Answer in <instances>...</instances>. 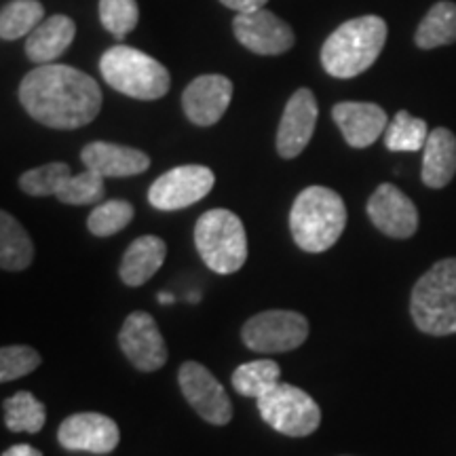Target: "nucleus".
<instances>
[{"label":"nucleus","mask_w":456,"mask_h":456,"mask_svg":"<svg viewBox=\"0 0 456 456\" xmlns=\"http://www.w3.org/2000/svg\"><path fill=\"white\" fill-rule=\"evenodd\" d=\"M20 102L37 123L51 129H78L102 110L100 85L77 68L43 64L20 85Z\"/></svg>","instance_id":"f257e3e1"},{"label":"nucleus","mask_w":456,"mask_h":456,"mask_svg":"<svg viewBox=\"0 0 456 456\" xmlns=\"http://www.w3.org/2000/svg\"><path fill=\"white\" fill-rule=\"evenodd\" d=\"M387 21L379 15H362L345 21L322 47V66L334 78L359 77L374 66L387 43Z\"/></svg>","instance_id":"f03ea898"},{"label":"nucleus","mask_w":456,"mask_h":456,"mask_svg":"<svg viewBox=\"0 0 456 456\" xmlns=\"http://www.w3.org/2000/svg\"><path fill=\"white\" fill-rule=\"evenodd\" d=\"M346 226V205L326 186H309L296 197L289 212V231L296 245L309 254L334 248Z\"/></svg>","instance_id":"7ed1b4c3"},{"label":"nucleus","mask_w":456,"mask_h":456,"mask_svg":"<svg viewBox=\"0 0 456 456\" xmlns=\"http://www.w3.org/2000/svg\"><path fill=\"white\" fill-rule=\"evenodd\" d=\"M100 72L114 91L142 102L161 100L171 87L167 68L129 45H117L104 51L100 57Z\"/></svg>","instance_id":"20e7f679"},{"label":"nucleus","mask_w":456,"mask_h":456,"mask_svg":"<svg viewBox=\"0 0 456 456\" xmlns=\"http://www.w3.org/2000/svg\"><path fill=\"white\" fill-rule=\"evenodd\" d=\"M414 326L429 336L456 334V258H444L419 279L410 296Z\"/></svg>","instance_id":"39448f33"},{"label":"nucleus","mask_w":456,"mask_h":456,"mask_svg":"<svg viewBox=\"0 0 456 456\" xmlns=\"http://www.w3.org/2000/svg\"><path fill=\"white\" fill-rule=\"evenodd\" d=\"M195 245L209 271L232 275L248 260V235L237 214L209 209L195 224Z\"/></svg>","instance_id":"423d86ee"},{"label":"nucleus","mask_w":456,"mask_h":456,"mask_svg":"<svg viewBox=\"0 0 456 456\" xmlns=\"http://www.w3.org/2000/svg\"><path fill=\"white\" fill-rule=\"evenodd\" d=\"M20 188L30 197H55L64 205H98L106 195L104 175L85 169L72 175L68 163H47L21 174Z\"/></svg>","instance_id":"0eeeda50"},{"label":"nucleus","mask_w":456,"mask_h":456,"mask_svg":"<svg viewBox=\"0 0 456 456\" xmlns=\"http://www.w3.org/2000/svg\"><path fill=\"white\" fill-rule=\"evenodd\" d=\"M258 412L266 425L288 437H306L319 429L322 410L309 393L279 383L258 397Z\"/></svg>","instance_id":"6e6552de"},{"label":"nucleus","mask_w":456,"mask_h":456,"mask_svg":"<svg viewBox=\"0 0 456 456\" xmlns=\"http://www.w3.org/2000/svg\"><path fill=\"white\" fill-rule=\"evenodd\" d=\"M241 338L256 353L294 351L309 338V319L296 311H262L245 322Z\"/></svg>","instance_id":"1a4fd4ad"},{"label":"nucleus","mask_w":456,"mask_h":456,"mask_svg":"<svg viewBox=\"0 0 456 456\" xmlns=\"http://www.w3.org/2000/svg\"><path fill=\"white\" fill-rule=\"evenodd\" d=\"M214 184V171L205 165H180L152 182L148 188V201L161 212L186 209L208 197Z\"/></svg>","instance_id":"9d476101"},{"label":"nucleus","mask_w":456,"mask_h":456,"mask_svg":"<svg viewBox=\"0 0 456 456\" xmlns=\"http://www.w3.org/2000/svg\"><path fill=\"white\" fill-rule=\"evenodd\" d=\"M180 389L205 423L224 427L232 419V402L224 387L203 363L184 362L178 372Z\"/></svg>","instance_id":"9b49d317"},{"label":"nucleus","mask_w":456,"mask_h":456,"mask_svg":"<svg viewBox=\"0 0 456 456\" xmlns=\"http://www.w3.org/2000/svg\"><path fill=\"white\" fill-rule=\"evenodd\" d=\"M118 346L140 372H157L167 363V346L151 313L135 311L125 319L118 332Z\"/></svg>","instance_id":"f8f14e48"},{"label":"nucleus","mask_w":456,"mask_h":456,"mask_svg":"<svg viewBox=\"0 0 456 456\" xmlns=\"http://www.w3.org/2000/svg\"><path fill=\"white\" fill-rule=\"evenodd\" d=\"M232 32L237 41L256 55H283L296 43L292 26L266 9L239 13L232 20Z\"/></svg>","instance_id":"ddd939ff"},{"label":"nucleus","mask_w":456,"mask_h":456,"mask_svg":"<svg viewBox=\"0 0 456 456\" xmlns=\"http://www.w3.org/2000/svg\"><path fill=\"white\" fill-rule=\"evenodd\" d=\"M57 442L70 452L110 454L121 442V431L110 416L81 412L68 416L57 429Z\"/></svg>","instance_id":"4468645a"},{"label":"nucleus","mask_w":456,"mask_h":456,"mask_svg":"<svg viewBox=\"0 0 456 456\" xmlns=\"http://www.w3.org/2000/svg\"><path fill=\"white\" fill-rule=\"evenodd\" d=\"M368 218L391 239H408L419 231V209L406 192L393 184H380L368 201Z\"/></svg>","instance_id":"2eb2a0df"},{"label":"nucleus","mask_w":456,"mask_h":456,"mask_svg":"<svg viewBox=\"0 0 456 456\" xmlns=\"http://www.w3.org/2000/svg\"><path fill=\"white\" fill-rule=\"evenodd\" d=\"M319 117L317 100L311 89L302 87L296 91L285 104L277 129V152L283 159H296L302 155L315 134Z\"/></svg>","instance_id":"dca6fc26"},{"label":"nucleus","mask_w":456,"mask_h":456,"mask_svg":"<svg viewBox=\"0 0 456 456\" xmlns=\"http://www.w3.org/2000/svg\"><path fill=\"white\" fill-rule=\"evenodd\" d=\"M232 100L231 78L222 74H201L182 94L186 118L199 127H212L224 117Z\"/></svg>","instance_id":"f3484780"},{"label":"nucleus","mask_w":456,"mask_h":456,"mask_svg":"<svg viewBox=\"0 0 456 456\" xmlns=\"http://www.w3.org/2000/svg\"><path fill=\"white\" fill-rule=\"evenodd\" d=\"M332 118L351 148H368L387 131L389 118L372 102H340L332 108Z\"/></svg>","instance_id":"a211bd4d"},{"label":"nucleus","mask_w":456,"mask_h":456,"mask_svg":"<svg viewBox=\"0 0 456 456\" xmlns=\"http://www.w3.org/2000/svg\"><path fill=\"white\" fill-rule=\"evenodd\" d=\"M81 161L104 178H129L151 167V157L146 152L112 142H91L81 151Z\"/></svg>","instance_id":"6ab92c4d"},{"label":"nucleus","mask_w":456,"mask_h":456,"mask_svg":"<svg viewBox=\"0 0 456 456\" xmlns=\"http://www.w3.org/2000/svg\"><path fill=\"white\" fill-rule=\"evenodd\" d=\"M77 37V26L68 15L47 17L43 24L34 28L30 37H26V57L32 64H53L70 47Z\"/></svg>","instance_id":"aec40b11"},{"label":"nucleus","mask_w":456,"mask_h":456,"mask_svg":"<svg viewBox=\"0 0 456 456\" xmlns=\"http://www.w3.org/2000/svg\"><path fill=\"white\" fill-rule=\"evenodd\" d=\"M456 175V135L446 127L433 129L423 148L420 178L429 188L448 186Z\"/></svg>","instance_id":"412c9836"},{"label":"nucleus","mask_w":456,"mask_h":456,"mask_svg":"<svg viewBox=\"0 0 456 456\" xmlns=\"http://www.w3.org/2000/svg\"><path fill=\"white\" fill-rule=\"evenodd\" d=\"M165 256H167V248H165L163 239L155 235L138 237L123 256L121 269H118L121 281L129 288H140L151 281L163 266Z\"/></svg>","instance_id":"4be33fe9"},{"label":"nucleus","mask_w":456,"mask_h":456,"mask_svg":"<svg viewBox=\"0 0 456 456\" xmlns=\"http://www.w3.org/2000/svg\"><path fill=\"white\" fill-rule=\"evenodd\" d=\"M34 260V243L15 216L0 212V266L7 273L26 271Z\"/></svg>","instance_id":"5701e85b"},{"label":"nucleus","mask_w":456,"mask_h":456,"mask_svg":"<svg viewBox=\"0 0 456 456\" xmlns=\"http://www.w3.org/2000/svg\"><path fill=\"white\" fill-rule=\"evenodd\" d=\"M414 43L425 51L456 43V3L440 0L433 4L416 28Z\"/></svg>","instance_id":"b1692460"},{"label":"nucleus","mask_w":456,"mask_h":456,"mask_svg":"<svg viewBox=\"0 0 456 456\" xmlns=\"http://www.w3.org/2000/svg\"><path fill=\"white\" fill-rule=\"evenodd\" d=\"M4 425L13 433H38L47 420L45 403L38 402L30 391H20L4 399Z\"/></svg>","instance_id":"393cba45"},{"label":"nucleus","mask_w":456,"mask_h":456,"mask_svg":"<svg viewBox=\"0 0 456 456\" xmlns=\"http://www.w3.org/2000/svg\"><path fill=\"white\" fill-rule=\"evenodd\" d=\"M45 7L38 0H11L0 11V37L3 41H17L30 37L34 28L43 24Z\"/></svg>","instance_id":"a878e982"},{"label":"nucleus","mask_w":456,"mask_h":456,"mask_svg":"<svg viewBox=\"0 0 456 456\" xmlns=\"http://www.w3.org/2000/svg\"><path fill=\"white\" fill-rule=\"evenodd\" d=\"M429 134L423 118L412 117L408 110H399L387 125L385 146L393 152H419L425 148Z\"/></svg>","instance_id":"bb28decb"},{"label":"nucleus","mask_w":456,"mask_h":456,"mask_svg":"<svg viewBox=\"0 0 456 456\" xmlns=\"http://www.w3.org/2000/svg\"><path fill=\"white\" fill-rule=\"evenodd\" d=\"M279 376L281 368L273 359H258V362H249L239 366L232 372V387L239 395L243 397H262L269 393L273 387L279 385Z\"/></svg>","instance_id":"cd10ccee"},{"label":"nucleus","mask_w":456,"mask_h":456,"mask_svg":"<svg viewBox=\"0 0 456 456\" xmlns=\"http://www.w3.org/2000/svg\"><path fill=\"white\" fill-rule=\"evenodd\" d=\"M134 220V205L123 199H110V201L98 203L87 218V228L94 237H112L129 226Z\"/></svg>","instance_id":"c85d7f7f"},{"label":"nucleus","mask_w":456,"mask_h":456,"mask_svg":"<svg viewBox=\"0 0 456 456\" xmlns=\"http://www.w3.org/2000/svg\"><path fill=\"white\" fill-rule=\"evenodd\" d=\"M100 21L117 41H123L140 21L138 0H100Z\"/></svg>","instance_id":"c756f323"},{"label":"nucleus","mask_w":456,"mask_h":456,"mask_svg":"<svg viewBox=\"0 0 456 456\" xmlns=\"http://www.w3.org/2000/svg\"><path fill=\"white\" fill-rule=\"evenodd\" d=\"M41 362L43 357L32 346H3V351H0V380L11 383V380L21 379V376L34 372V370L41 366Z\"/></svg>","instance_id":"7c9ffc66"},{"label":"nucleus","mask_w":456,"mask_h":456,"mask_svg":"<svg viewBox=\"0 0 456 456\" xmlns=\"http://www.w3.org/2000/svg\"><path fill=\"white\" fill-rule=\"evenodd\" d=\"M220 3L228 9L237 11V13H249V11L265 9V4L269 3V0H220Z\"/></svg>","instance_id":"2f4dec72"},{"label":"nucleus","mask_w":456,"mask_h":456,"mask_svg":"<svg viewBox=\"0 0 456 456\" xmlns=\"http://www.w3.org/2000/svg\"><path fill=\"white\" fill-rule=\"evenodd\" d=\"M3 456H43V452L30 446V444H15V446L4 450Z\"/></svg>","instance_id":"473e14b6"},{"label":"nucleus","mask_w":456,"mask_h":456,"mask_svg":"<svg viewBox=\"0 0 456 456\" xmlns=\"http://www.w3.org/2000/svg\"><path fill=\"white\" fill-rule=\"evenodd\" d=\"M159 302H161V305H174L175 298L167 292H161V294H159Z\"/></svg>","instance_id":"72a5a7b5"},{"label":"nucleus","mask_w":456,"mask_h":456,"mask_svg":"<svg viewBox=\"0 0 456 456\" xmlns=\"http://www.w3.org/2000/svg\"><path fill=\"white\" fill-rule=\"evenodd\" d=\"M201 300V294H188V302H199Z\"/></svg>","instance_id":"f704fd0d"}]
</instances>
